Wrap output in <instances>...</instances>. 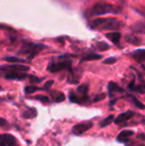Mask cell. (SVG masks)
<instances>
[{"instance_id":"f1b7e54d","label":"cell","mask_w":145,"mask_h":146,"mask_svg":"<svg viewBox=\"0 0 145 146\" xmlns=\"http://www.w3.org/2000/svg\"><path fill=\"white\" fill-rule=\"evenodd\" d=\"M29 79L31 83H41L42 82V79H39V78L34 77V76H29Z\"/></svg>"},{"instance_id":"f546056e","label":"cell","mask_w":145,"mask_h":146,"mask_svg":"<svg viewBox=\"0 0 145 146\" xmlns=\"http://www.w3.org/2000/svg\"><path fill=\"white\" fill-rule=\"evenodd\" d=\"M54 84V81H49L47 82L46 84H45L44 88H43V90H47V88H50L51 87H52V85Z\"/></svg>"},{"instance_id":"5bb4252c","label":"cell","mask_w":145,"mask_h":146,"mask_svg":"<svg viewBox=\"0 0 145 146\" xmlns=\"http://www.w3.org/2000/svg\"><path fill=\"white\" fill-rule=\"evenodd\" d=\"M103 56L99 54H95V53H91V54L87 55V56L83 57L81 62H87V61H95V60H101Z\"/></svg>"},{"instance_id":"7a4b0ae2","label":"cell","mask_w":145,"mask_h":146,"mask_svg":"<svg viewBox=\"0 0 145 146\" xmlns=\"http://www.w3.org/2000/svg\"><path fill=\"white\" fill-rule=\"evenodd\" d=\"M121 11L122 9L119 6L107 3V2H99L95 4L91 9H89L87 16L95 17V16H101L107 14H120Z\"/></svg>"},{"instance_id":"9a60e30c","label":"cell","mask_w":145,"mask_h":146,"mask_svg":"<svg viewBox=\"0 0 145 146\" xmlns=\"http://www.w3.org/2000/svg\"><path fill=\"white\" fill-rule=\"evenodd\" d=\"M36 115H37V110L34 108H28L27 110L22 112V117H24V118H33Z\"/></svg>"},{"instance_id":"9c48e42d","label":"cell","mask_w":145,"mask_h":146,"mask_svg":"<svg viewBox=\"0 0 145 146\" xmlns=\"http://www.w3.org/2000/svg\"><path fill=\"white\" fill-rule=\"evenodd\" d=\"M134 115V112L131 111V110H128V111H125L123 113L119 114L116 118H114V122L116 124H119V123H122V122H125L126 120L130 119L132 116Z\"/></svg>"},{"instance_id":"6da1fadb","label":"cell","mask_w":145,"mask_h":146,"mask_svg":"<svg viewBox=\"0 0 145 146\" xmlns=\"http://www.w3.org/2000/svg\"><path fill=\"white\" fill-rule=\"evenodd\" d=\"M123 23L118 21L116 18H97L89 22V26L91 29H97L101 31H115L120 29Z\"/></svg>"},{"instance_id":"ac0fdd59","label":"cell","mask_w":145,"mask_h":146,"mask_svg":"<svg viewBox=\"0 0 145 146\" xmlns=\"http://www.w3.org/2000/svg\"><path fill=\"white\" fill-rule=\"evenodd\" d=\"M52 96H53V98H54V100L56 102H64L65 100V94H62V92H52Z\"/></svg>"},{"instance_id":"e575fe53","label":"cell","mask_w":145,"mask_h":146,"mask_svg":"<svg viewBox=\"0 0 145 146\" xmlns=\"http://www.w3.org/2000/svg\"><path fill=\"white\" fill-rule=\"evenodd\" d=\"M140 146H143V145H140Z\"/></svg>"},{"instance_id":"30bf717a","label":"cell","mask_w":145,"mask_h":146,"mask_svg":"<svg viewBox=\"0 0 145 146\" xmlns=\"http://www.w3.org/2000/svg\"><path fill=\"white\" fill-rule=\"evenodd\" d=\"M130 56L135 61L139 62V63H143V62H145V49H139V50L133 51L132 53H130Z\"/></svg>"},{"instance_id":"3957f363","label":"cell","mask_w":145,"mask_h":146,"mask_svg":"<svg viewBox=\"0 0 145 146\" xmlns=\"http://www.w3.org/2000/svg\"><path fill=\"white\" fill-rule=\"evenodd\" d=\"M47 48L46 45L44 44H38V43H32L28 41H24L21 46V49L19 50V54L22 55H28V59L32 60L36 55L39 54L42 50Z\"/></svg>"},{"instance_id":"83f0119b","label":"cell","mask_w":145,"mask_h":146,"mask_svg":"<svg viewBox=\"0 0 145 146\" xmlns=\"http://www.w3.org/2000/svg\"><path fill=\"white\" fill-rule=\"evenodd\" d=\"M105 96H107V94H97L95 98H93V102H101V100H105Z\"/></svg>"},{"instance_id":"4fadbf2b","label":"cell","mask_w":145,"mask_h":146,"mask_svg":"<svg viewBox=\"0 0 145 146\" xmlns=\"http://www.w3.org/2000/svg\"><path fill=\"white\" fill-rule=\"evenodd\" d=\"M133 134H134V132L132 130H123L117 135V137H116V140L119 141V142H122V141L126 140L128 137H131Z\"/></svg>"},{"instance_id":"7c38bea8","label":"cell","mask_w":145,"mask_h":146,"mask_svg":"<svg viewBox=\"0 0 145 146\" xmlns=\"http://www.w3.org/2000/svg\"><path fill=\"white\" fill-rule=\"evenodd\" d=\"M105 37H107L109 40L112 41V43L117 44V43L119 42L120 38H121V33L116 32V31H111L110 33H107V34H105Z\"/></svg>"},{"instance_id":"7402d4cb","label":"cell","mask_w":145,"mask_h":146,"mask_svg":"<svg viewBox=\"0 0 145 146\" xmlns=\"http://www.w3.org/2000/svg\"><path fill=\"white\" fill-rule=\"evenodd\" d=\"M95 46H97V50H99V51H105V50H109L110 48L109 45L105 42H97Z\"/></svg>"},{"instance_id":"8fae6325","label":"cell","mask_w":145,"mask_h":146,"mask_svg":"<svg viewBox=\"0 0 145 146\" xmlns=\"http://www.w3.org/2000/svg\"><path fill=\"white\" fill-rule=\"evenodd\" d=\"M131 30L135 34H145V23L142 21L136 22L131 26Z\"/></svg>"},{"instance_id":"d4e9b609","label":"cell","mask_w":145,"mask_h":146,"mask_svg":"<svg viewBox=\"0 0 145 146\" xmlns=\"http://www.w3.org/2000/svg\"><path fill=\"white\" fill-rule=\"evenodd\" d=\"M83 98L77 96L75 94H73V92H71V94H70V100L72 102H75V104H81V102H83Z\"/></svg>"},{"instance_id":"52a82bcc","label":"cell","mask_w":145,"mask_h":146,"mask_svg":"<svg viewBox=\"0 0 145 146\" xmlns=\"http://www.w3.org/2000/svg\"><path fill=\"white\" fill-rule=\"evenodd\" d=\"M27 77L29 76L25 72H8L4 76L6 80H10V81H23Z\"/></svg>"},{"instance_id":"5b68a950","label":"cell","mask_w":145,"mask_h":146,"mask_svg":"<svg viewBox=\"0 0 145 146\" xmlns=\"http://www.w3.org/2000/svg\"><path fill=\"white\" fill-rule=\"evenodd\" d=\"M0 70L5 73L8 72H27L30 70L28 66L25 65H19V64H15V65H4L0 67Z\"/></svg>"},{"instance_id":"ba28073f","label":"cell","mask_w":145,"mask_h":146,"mask_svg":"<svg viewBox=\"0 0 145 146\" xmlns=\"http://www.w3.org/2000/svg\"><path fill=\"white\" fill-rule=\"evenodd\" d=\"M16 144V139L11 134L0 135V146H14Z\"/></svg>"},{"instance_id":"1f68e13d","label":"cell","mask_w":145,"mask_h":146,"mask_svg":"<svg viewBox=\"0 0 145 146\" xmlns=\"http://www.w3.org/2000/svg\"><path fill=\"white\" fill-rule=\"evenodd\" d=\"M6 124H7V120L0 117V126H5Z\"/></svg>"},{"instance_id":"d6986e66","label":"cell","mask_w":145,"mask_h":146,"mask_svg":"<svg viewBox=\"0 0 145 146\" xmlns=\"http://www.w3.org/2000/svg\"><path fill=\"white\" fill-rule=\"evenodd\" d=\"M107 88H109V92H110V94H112V92H123V90H122L121 88L119 87L118 85H116L115 83H113V82H110V83L109 84V87H107Z\"/></svg>"},{"instance_id":"e0dca14e","label":"cell","mask_w":145,"mask_h":146,"mask_svg":"<svg viewBox=\"0 0 145 146\" xmlns=\"http://www.w3.org/2000/svg\"><path fill=\"white\" fill-rule=\"evenodd\" d=\"M125 40L127 41L128 43L130 44H133V45H140L141 42H140V39L138 37L134 36V35H126L125 36Z\"/></svg>"},{"instance_id":"2e32d148","label":"cell","mask_w":145,"mask_h":146,"mask_svg":"<svg viewBox=\"0 0 145 146\" xmlns=\"http://www.w3.org/2000/svg\"><path fill=\"white\" fill-rule=\"evenodd\" d=\"M3 60L6 62H9V63H13V64H21V63H25L26 62L25 59H21V58H18V57H13V56L4 57Z\"/></svg>"},{"instance_id":"484cf974","label":"cell","mask_w":145,"mask_h":146,"mask_svg":"<svg viewBox=\"0 0 145 146\" xmlns=\"http://www.w3.org/2000/svg\"><path fill=\"white\" fill-rule=\"evenodd\" d=\"M116 61H117V59H116L115 57H109V58L105 59V61H103V63L107 64V65H112V64L116 63Z\"/></svg>"},{"instance_id":"ffe728a7","label":"cell","mask_w":145,"mask_h":146,"mask_svg":"<svg viewBox=\"0 0 145 146\" xmlns=\"http://www.w3.org/2000/svg\"><path fill=\"white\" fill-rule=\"evenodd\" d=\"M113 120H114V115H113V114H110V115L107 116V118L103 119V120L101 121V123H99V126H101V127H105V126H107V125H109Z\"/></svg>"},{"instance_id":"d6a6232c","label":"cell","mask_w":145,"mask_h":146,"mask_svg":"<svg viewBox=\"0 0 145 146\" xmlns=\"http://www.w3.org/2000/svg\"><path fill=\"white\" fill-rule=\"evenodd\" d=\"M138 137H139V138H142V139H145V135H144V134H140V135H138Z\"/></svg>"},{"instance_id":"4dcf8cb0","label":"cell","mask_w":145,"mask_h":146,"mask_svg":"<svg viewBox=\"0 0 145 146\" xmlns=\"http://www.w3.org/2000/svg\"><path fill=\"white\" fill-rule=\"evenodd\" d=\"M0 29L1 30H7V31H10V30H13L10 26H7V25H4V24H0Z\"/></svg>"},{"instance_id":"836d02e7","label":"cell","mask_w":145,"mask_h":146,"mask_svg":"<svg viewBox=\"0 0 145 146\" xmlns=\"http://www.w3.org/2000/svg\"><path fill=\"white\" fill-rule=\"evenodd\" d=\"M3 90V88H2V87H0V90Z\"/></svg>"},{"instance_id":"8992f818","label":"cell","mask_w":145,"mask_h":146,"mask_svg":"<svg viewBox=\"0 0 145 146\" xmlns=\"http://www.w3.org/2000/svg\"><path fill=\"white\" fill-rule=\"evenodd\" d=\"M93 126V122L89 121V122H81L77 123L75 126L73 127V133L75 135H81L83 133H85L87 130H89V128H91Z\"/></svg>"},{"instance_id":"cb8c5ba5","label":"cell","mask_w":145,"mask_h":146,"mask_svg":"<svg viewBox=\"0 0 145 146\" xmlns=\"http://www.w3.org/2000/svg\"><path fill=\"white\" fill-rule=\"evenodd\" d=\"M38 90H40V88L35 87V86H27V87H25V88H24V92L27 94H33V92H37Z\"/></svg>"},{"instance_id":"603a6c76","label":"cell","mask_w":145,"mask_h":146,"mask_svg":"<svg viewBox=\"0 0 145 146\" xmlns=\"http://www.w3.org/2000/svg\"><path fill=\"white\" fill-rule=\"evenodd\" d=\"M129 98H131V100H132V102L134 104V106H136V108H140V110H145V106L142 102H140L139 100H137V98H135V96H129Z\"/></svg>"},{"instance_id":"44dd1931","label":"cell","mask_w":145,"mask_h":146,"mask_svg":"<svg viewBox=\"0 0 145 146\" xmlns=\"http://www.w3.org/2000/svg\"><path fill=\"white\" fill-rule=\"evenodd\" d=\"M87 90H89V87H87V85H81L79 86L77 88V92L79 94H81V96H85V94H87Z\"/></svg>"},{"instance_id":"277c9868","label":"cell","mask_w":145,"mask_h":146,"mask_svg":"<svg viewBox=\"0 0 145 146\" xmlns=\"http://www.w3.org/2000/svg\"><path fill=\"white\" fill-rule=\"evenodd\" d=\"M71 68H72V61L71 60H65V61L49 64L47 70L51 73H57V72H60L62 70H70Z\"/></svg>"},{"instance_id":"4316f807","label":"cell","mask_w":145,"mask_h":146,"mask_svg":"<svg viewBox=\"0 0 145 146\" xmlns=\"http://www.w3.org/2000/svg\"><path fill=\"white\" fill-rule=\"evenodd\" d=\"M34 98H35V100H40V102H49V98L46 96H36Z\"/></svg>"}]
</instances>
